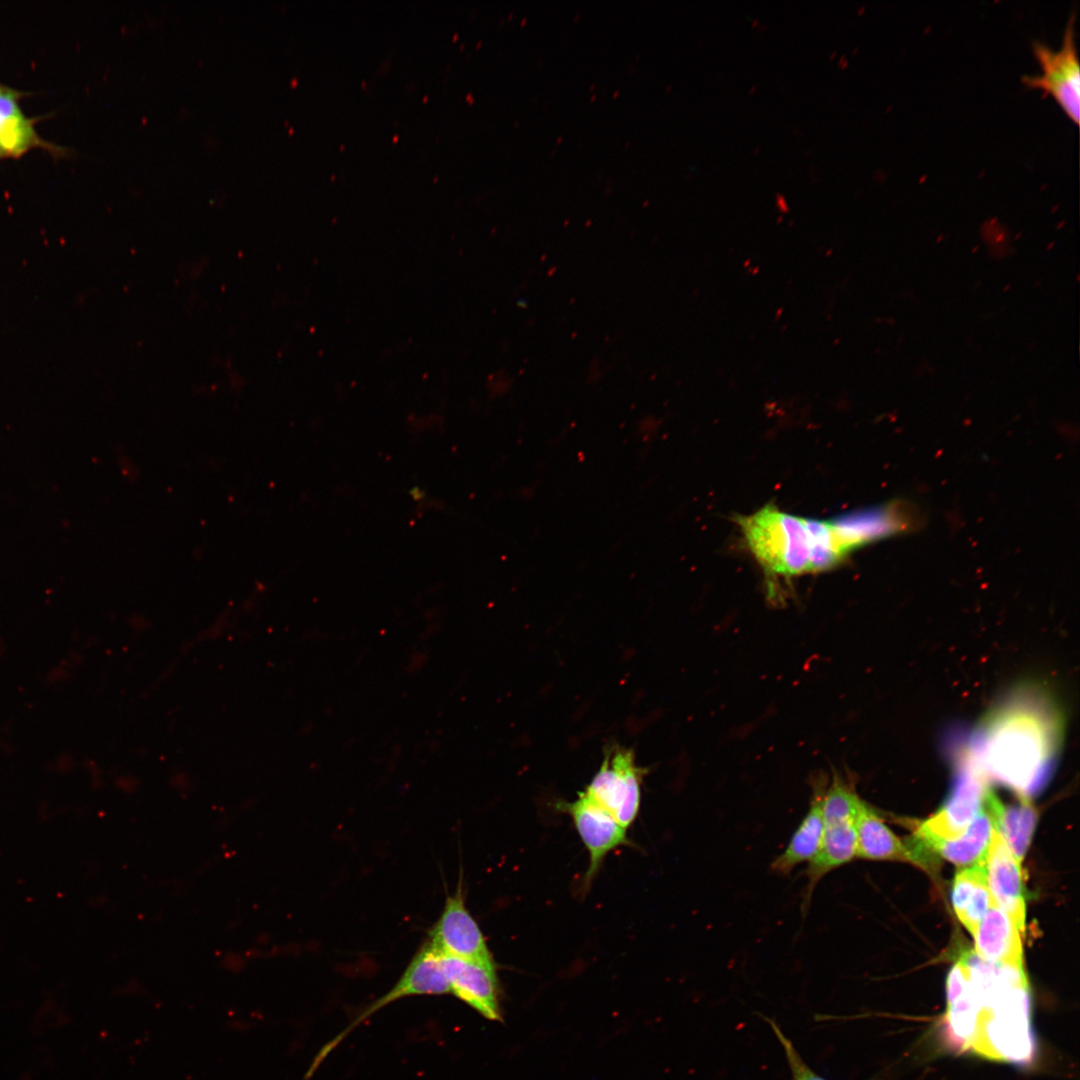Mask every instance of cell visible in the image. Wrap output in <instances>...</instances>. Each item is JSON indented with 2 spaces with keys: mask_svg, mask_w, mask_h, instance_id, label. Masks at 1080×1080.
<instances>
[{
  "mask_svg": "<svg viewBox=\"0 0 1080 1080\" xmlns=\"http://www.w3.org/2000/svg\"><path fill=\"white\" fill-rule=\"evenodd\" d=\"M1062 728L1051 699L1038 688L1023 687L986 717L968 758L986 779L1027 797L1048 780Z\"/></svg>",
  "mask_w": 1080,
  "mask_h": 1080,
  "instance_id": "obj_1",
  "label": "cell"
},
{
  "mask_svg": "<svg viewBox=\"0 0 1080 1080\" xmlns=\"http://www.w3.org/2000/svg\"><path fill=\"white\" fill-rule=\"evenodd\" d=\"M970 1051L996 1061H1031L1034 1039L1030 990L1024 970H1012L990 995L979 1000L976 1034Z\"/></svg>",
  "mask_w": 1080,
  "mask_h": 1080,
  "instance_id": "obj_2",
  "label": "cell"
},
{
  "mask_svg": "<svg viewBox=\"0 0 1080 1080\" xmlns=\"http://www.w3.org/2000/svg\"><path fill=\"white\" fill-rule=\"evenodd\" d=\"M736 522L769 577L790 578L811 572V546L806 521L766 505Z\"/></svg>",
  "mask_w": 1080,
  "mask_h": 1080,
  "instance_id": "obj_3",
  "label": "cell"
},
{
  "mask_svg": "<svg viewBox=\"0 0 1080 1080\" xmlns=\"http://www.w3.org/2000/svg\"><path fill=\"white\" fill-rule=\"evenodd\" d=\"M451 994L442 954L426 940L415 953L395 985L368 1005L339 1035L322 1048L313 1061V1072L323 1059L358 1025L381 1008L405 997Z\"/></svg>",
  "mask_w": 1080,
  "mask_h": 1080,
  "instance_id": "obj_4",
  "label": "cell"
},
{
  "mask_svg": "<svg viewBox=\"0 0 1080 1080\" xmlns=\"http://www.w3.org/2000/svg\"><path fill=\"white\" fill-rule=\"evenodd\" d=\"M1075 15L1066 25L1062 44L1058 49L1035 41L1033 52L1040 66V74L1026 75L1023 82L1052 96L1064 112L1075 122L1079 121L1080 69L1075 41Z\"/></svg>",
  "mask_w": 1080,
  "mask_h": 1080,
  "instance_id": "obj_5",
  "label": "cell"
},
{
  "mask_svg": "<svg viewBox=\"0 0 1080 1080\" xmlns=\"http://www.w3.org/2000/svg\"><path fill=\"white\" fill-rule=\"evenodd\" d=\"M988 788L986 778L968 758L958 769L943 806L918 826L914 837L921 842L958 838L980 811Z\"/></svg>",
  "mask_w": 1080,
  "mask_h": 1080,
  "instance_id": "obj_6",
  "label": "cell"
},
{
  "mask_svg": "<svg viewBox=\"0 0 1080 1080\" xmlns=\"http://www.w3.org/2000/svg\"><path fill=\"white\" fill-rule=\"evenodd\" d=\"M641 779L633 752L617 749L608 754L585 792L628 829L639 812Z\"/></svg>",
  "mask_w": 1080,
  "mask_h": 1080,
  "instance_id": "obj_7",
  "label": "cell"
},
{
  "mask_svg": "<svg viewBox=\"0 0 1080 1080\" xmlns=\"http://www.w3.org/2000/svg\"><path fill=\"white\" fill-rule=\"evenodd\" d=\"M427 941L443 955L496 965L478 923L465 904L462 881L446 898Z\"/></svg>",
  "mask_w": 1080,
  "mask_h": 1080,
  "instance_id": "obj_8",
  "label": "cell"
},
{
  "mask_svg": "<svg viewBox=\"0 0 1080 1080\" xmlns=\"http://www.w3.org/2000/svg\"><path fill=\"white\" fill-rule=\"evenodd\" d=\"M559 808L570 815L589 853V864L583 880V889H588L605 857L618 847L631 845L627 829L585 791L580 792L574 801L561 803Z\"/></svg>",
  "mask_w": 1080,
  "mask_h": 1080,
  "instance_id": "obj_9",
  "label": "cell"
},
{
  "mask_svg": "<svg viewBox=\"0 0 1080 1080\" xmlns=\"http://www.w3.org/2000/svg\"><path fill=\"white\" fill-rule=\"evenodd\" d=\"M451 994L483 1017L501 1020L500 990L496 965L442 954Z\"/></svg>",
  "mask_w": 1080,
  "mask_h": 1080,
  "instance_id": "obj_10",
  "label": "cell"
},
{
  "mask_svg": "<svg viewBox=\"0 0 1080 1080\" xmlns=\"http://www.w3.org/2000/svg\"><path fill=\"white\" fill-rule=\"evenodd\" d=\"M24 92L0 83V162L18 159L33 149H43L58 158L65 148L40 136L35 120L25 115L20 100Z\"/></svg>",
  "mask_w": 1080,
  "mask_h": 1080,
  "instance_id": "obj_11",
  "label": "cell"
},
{
  "mask_svg": "<svg viewBox=\"0 0 1080 1080\" xmlns=\"http://www.w3.org/2000/svg\"><path fill=\"white\" fill-rule=\"evenodd\" d=\"M986 872L993 903L1024 931L1025 895L1021 863L1013 857L995 831L986 858Z\"/></svg>",
  "mask_w": 1080,
  "mask_h": 1080,
  "instance_id": "obj_12",
  "label": "cell"
},
{
  "mask_svg": "<svg viewBox=\"0 0 1080 1080\" xmlns=\"http://www.w3.org/2000/svg\"><path fill=\"white\" fill-rule=\"evenodd\" d=\"M843 553L894 535L905 529L907 520L896 504L873 507L829 520Z\"/></svg>",
  "mask_w": 1080,
  "mask_h": 1080,
  "instance_id": "obj_13",
  "label": "cell"
},
{
  "mask_svg": "<svg viewBox=\"0 0 1080 1080\" xmlns=\"http://www.w3.org/2000/svg\"><path fill=\"white\" fill-rule=\"evenodd\" d=\"M828 784L824 775L813 776L809 810L794 831L784 851L771 863V870L789 875L798 865L809 862L818 852L824 831L823 798Z\"/></svg>",
  "mask_w": 1080,
  "mask_h": 1080,
  "instance_id": "obj_14",
  "label": "cell"
},
{
  "mask_svg": "<svg viewBox=\"0 0 1080 1080\" xmlns=\"http://www.w3.org/2000/svg\"><path fill=\"white\" fill-rule=\"evenodd\" d=\"M856 819H824L820 848L805 870L803 911L808 909L817 884L830 872L856 857Z\"/></svg>",
  "mask_w": 1080,
  "mask_h": 1080,
  "instance_id": "obj_15",
  "label": "cell"
},
{
  "mask_svg": "<svg viewBox=\"0 0 1080 1080\" xmlns=\"http://www.w3.org/2000/svg\"><path fill=\"white\" fill-rule=\"evenodd\" d=\"M1018 924L993 902L973 936L975 953L995 964L1023 968V950Z\"/></svg>",
  "mask_w": 1080,
  "mask_h": 1080,
  "instance_id": "obj_16",
  "label": "cell"
},
{
  "mask_svg": "<svg viewBox=\"0 0 1080 1080\" xmlns=\"http://www.w3.org/2000/svg\"><path fill=\"white\" fill-rule=\"evenodd\" d=\"M946 994L944 1030L947 1040L954 1048L970 1051L976 1034L978 1007L965 967L959 960L947 976Z\"/></svg>",
  "mask_w": 1080,
  "mask_h": 1080,
  "instance_id": "obj_17",
  "label": "cell"
},
{
  "mask_svg": "<svg viewBox=\"0 0 1080 1080\" xmlns=\"http://www.w3.org/2000/svg\"><path fill=\"white\" fill-rule=\"evenodd\" d=\"M983 805L992 819L995 833L1021 863L1037 823L1036 809L1026 796L1021 795L1015 803L1006 805L990 788L985 793Z\"/></svg>",
  "mask_w": 1080,
  "mask_h": 1080,
  "instance_id": "obj_18",
  "label": "cell"
},
{
  "mask_svg": "<svg viewBox=\"0 0 1080 1080\" xmlns=\"http://www.w3.org/2000/svg\"><path fill=\"white\" fill-rule=\"evenodd\" d=\"M855 830L856 857L916 864L908 844H904L866 802L857 815Z\"/></svg>",
  "mask_w": 1080,
  "mask_h": 1080,
  "instance_id": "obj_19",
  "label": "cell"
},
{
  "mask_svg": "<svg viewBox=\"0 0 1080 1080\" xmlns=\"http://www.w3.org/2000/svg\"><path fill=\"white\" fill-rule=\"evenodd\" d=\"M993 833L992 819L982 802L980 811L958 838L928 842L914 838L932 854L958 866L969 867L986 861Z\"/></svg>",
  "mask_w": 1080,
  "mask_h": 1080,
  "instance_id": "obj_20",
  "label": "cell"
},
{
  "mask_svg": "<svg viewBox=\"0 0 1080 1080\" xmlns=\"http://www.w3.org/2000/svg\"><path fill=\"white\" fill-rule=\"evenodd\" d=\"M951 899L958 919L973 935L993 902L987 885L986 861L963 867L956 873Z\"/></svg>",
  "mask_w": 1080,
  "mask_h": 1080,
  "instance_id": "obj_21",
  "label": "cell"
},
{
  "mask_svg": "<svg viewBox=\"0 0 1080 1080\" xmlns=\"http://www.w3.org/2000/svg\"><path fill=\"white\" fill-rule=\"evenodd\" d=\"M810 537L811 572L830 569L846 557L829 520L805 519Z\"/></svg>",
  "mask_w": 1080,
  "mask_h": 1080,
  "instance_id": "obj_22",
  "label": "cell"
},
{
  "mask_svg": "<svg viewBox=\"0 0 1080 1080\" xmlns=\"http://www.w3.org/2000/svg\"><path fill=\"white\" fill-rule=\"evenodd\" d=\"M767 1022L770 1024L774 1034L783 1047L793 1080H826L807 1065L799 1055L791 1040L782 1032L775 1022L770 1019H767Z\"/></svg>",
  "mask_w": 1080,
  "mask_h": 1080,
  "instance_id": "obj_23",
  "label": "cell"
}]
</instances>
